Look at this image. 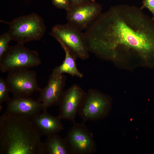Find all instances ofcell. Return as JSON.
I'll return each mask as SVG.
<instances>
[{
	"label": "cell",
	"instance_id": "7",
	"mask_svg": "<svg viewBox=\"0 0 154 154\" xmlns=\"http://www.w3.org/2000/svg\"><path fill=\"white\" fill-rule=\"evenodd\" d=\"M64 138L71 154H91L96 150L93 133L82 123H73Z\"/></svg>",
	"mask_w": 154,
	"mask_h": 154
},
{
	"label": "cell",
	"instance_id": "5",
	"mask_svg": "<svg viewBox=\"0 0 154 154\" xmlns=\"http://www.w3.org/2000/svg\"><path fill=\"white\" fill-rule=\"evenodd\" d=\"M111 108V102L107 96L91 89L85 93L78 113L83 122L98 121L106 117Z\"/></svg>",
	"mask_w": 154,
	"mask_h": 154
},
{
	"label": "cell",
	"instance_id": "1",
	"mask_svg": "<svg viewBox=\"0 0 154 154\" xmlns=\"http://www.w3.org/2000/svg\"><path fill=\"white\" fill-rule=\"evenodd\" d=\"M82 33L89 52L113 59L122 53L154 59V21L141 8L119 5L101 13Z\"/></svg>",
	"mask_w": 154,
	"mask_h": 154
},
{
	"label": "cell",
	"instance_id": "8",
	"mask_svg": "<svg viewBox=\"0 0 154 154\" xmlns=\"http://www.w3.org/2000/svg\"><path fill=\"white\" fill-rule=\"evenodd\" d=\"M6 80L10 92L15 97H28L39 91L36 72L29 69L10 71Z\"/></svg>",
	"mask_w": 154,
	"mask_h": 154
},
{
	"label": "cell",
	"instance_id": "11",
	"mask_svg": "<svg viewBox=\"0 0 154 154\" xmlns=\"http://www.w3.org/2000/svg\"><path fill=\"white\" fill-rule=\"evenodd\" d=\"M65 77L62 74H58L52 72L46 86L40 89V100L42 105L43 110L49 107L58 105L64 92Z\"/></svg>",
	"mask_w": 154,
	"mask_h": 154
},
{
	"label": "cell",
	"instance_id": "2",
	"mask_svg": "<svg viewBox=\"0 0 154 154\" xmlns=\"http://www.w3.org/2000/svg\"><path fill=\"white\" fill-rule=\"evenodd\" d=\"M41 136L30 118L5 112L0 116V154H45Z\"/></svg>",
	"mask_w": 154,
	"mask_h": 154
},
{
	"label": "cell",
	"instance_id": "9",
	"mask_svg": "<svg viewBox=\"0 0 154 154\" xmlns=\"http://www.w3.org/2000/svg\"><path fill=\"white\" fill-rule=\"evenodd\" d=\"M102 10L101 5L95 1L71 6L66 11L68 23L81 31L86 30Z\"/></svg>",
	"mask_w": 154,
	"mask_h": 154
},
{
	"label": "cell",
	"instance_id": "16",
	"mask_svg": "<svg viewBox=\"0 0 154 154\" xmlns=\"http://www.w3.org/2000/svg\"><path fill=\"white\" fill-rule=\"evenodd\" d=\"M9 89L6 80L0 78V104L5 102H7L10 98L9 96Z\"/></svg>",
	"mask_w": 154,
	"mask_h": 154
},
{
	"label": "cell",
	"instance_id": "6",
	"mask_svg": "<svg viewBox=\"0 0 154 154\" xmlns=\"http://www.w3.org/2000/svg\"><path fill=\"white\" fill-rule=\"evenodd\" d=\"M50 34L58 42L63 43L77 57L82 60L88 58L89 51L82 33L68 23L55 25Z\"/></svg>",
	"mask_w": 154,
	"mask_h": 154
},
{
	"label": "cell",
	"instance_id": "18",
	"mask_svg": "<svg viewBox=\"0 0 154 154\" xmlns=\"http://www.w3.org/2000/svg\"><path fill=\"white\" fill-rule=\"evenodd\" d=\"M53 5L56 8L67 11L71 7L70 0H51Z\"/></svg>",
	"mask_w": 154,
	"mask_h": 154
},
{
	"label": "cell",
	"instance_id": "3",
	"mask_svg": "<svg viewBox=\"0 0 154 154\" xmlns=\"http://www.w3.org/2000/svg\"><path fill=\"white\" fill-rule=\"evenodd\" d=\"M7 23L12 40L23 44L40 39L46 29L43 19L35 13L20 16Z\"/></svg>",
	"mask_w": 154,
	"mask_h": 154
},
{
	"label": "cell",
	"instance_id": "17",
	"mask_svg": "<svg viewBox=\"0 0 154 154\" xmlns=\"http://www.w3.org/2000/svg\"><path fill=\"white\" fill-rule=\"evenodd\" d=\"M12 40L8 32L1 35L0 36V58L9 47V44Z\"/></svg>",
	"mask_w": 154,
	"mask_h": 154
},
{
	"label": "cell",
	"instance_id": "12",
	"mask_svg": "<svg viewBox=\"0 0 154 154\" xmlns=\"http://www.w3.org/2000/svg\"><path fill=\"white\" fill-rule=\"evenodd\" d=\"M43 110L41 102L28 97H15L7 102L6 113L23 116L31 119Z\"/></svg>",
	"mask_w": 154,
	"mask_h": 154
},
{
	"label": "cell",
	"instance_id": "4",
	"mask_svg": "<svg viewBox=\"0 0 154 154\" xmlns=\"http://www.w3.org/2000/svg\"><path fill=\"white\" fill-rule=\"evenodd\" d=\"M41 63L37 51L27 48L23 44L17 43L9 46L0 58V69L2 72H8L17 69H29Z\"/></svg>",
	"mask_w": 154,
	"mask_h": 154
},
{
	"label": "cell",
	"instance_id": "13",
	"mask_svg": "<svg viewBox=\"0 0 154 154\" xmlns=\"http://www.w3.org/2000/svg\"><path fill=\"white\" fill-rule=\"evenodd\" d=\"M62 119L58 116H54L44 110L31 120L41 135L46 137L57 134L64 129Z\"/></svg>",
	"mask_w": 154,
	"mask_h": 154
},
{
	"label": "cell",
	"instance_id": "19",
	"mask_svg": "<svg viewBox=\"0 0 154 154\" xmlns=\"http://www.w3.org/2000/svg\"><path fill=\"white\" fill-rule=\"evenodd\" d=\"M140 8L142 9L144 8L148 9L152 13L153 15L152 18L154 21V0H143Z\"/></svg>",
	"mask_w": 154,
	"mask_h": 154
},
{
	"label": "cell",
	"instance_id": "20",
	"mask_svg": "<svg viewBox=\"0 0 154 154\" xmlns=\"http://www.w3.org/2000/svg\"><path fill=\"white\" fill-rule=\"evenodd\" d=\"M96 0H70L71 7L80 5L90 2H94Z\"/></svg>",
	"mask_w": 154,
	"mask_h": 154
},
{
	"label": "cell",
	"instance_id": "14",
	"mask_svg": "<svg viewBox=\"0 0 154 154\" xmlns=\"http://www.w3.org/2000/svg\"><path fill=\"white\" fill-rule=\"evenodd\" d=\"M65 52V58L62 63L55 68L52 72L58 74H68L73 76L81 78L82 74L78 69L76 59V56L65 45L61 42H58Z\"/></svg>",
	"mask_w": 154,
	"mask_h": 154
},
{
	"label": "cell",
	"instance_id": "10",
	"mask_svg": "<svg viewBox=\"0 0 154 154\" xmlns=\"http://www.w3.org/2000/svg\"><path fill=\"white\" fill-rule=\"evenodd\" d=\"M86 93L78 86L74 85L64 91L58 105V116L62 119L75 122L76 115Z\"/></svg>",
	"mask_w": 154,
	"mask_h": 154
},
{
	"label": "cell",
	"instance_id": "15",
	"mask_svg": "<svg viewBox=\"0 0 154 154\" xmlns=\"http://www.w3.org/2000/svg\"><path fill=\"white\" fill-rule=\"evenodd\" d=\"M44 143L45 154H71L64 138L57 134L47 136Z\"/></svg>",
	"mask_w": 154,
	"mask_h": 154
}]
</instances>
